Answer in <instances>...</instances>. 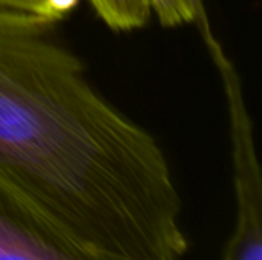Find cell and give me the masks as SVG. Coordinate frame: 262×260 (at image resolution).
Listing matches in <instances>:
<instances>
[{
	"mask_svg": "<svg viewBox=\"0 0 262 260\" xmlns=\"http://www.w3.org/2000/svg\"><path fill=\"white\" fill-rule=\"evenodd\" d=\"M55 25L0 6V181L77 257L181 260L163 149L92 86Z\"/></svg>",
	"mask_w": 262,
	"mask_h": 260,
	"instance_id": "6da1fadb",
	"label": "cell"
},
{
	"mask_svg": "<svg viewBox=\"0 0 262 260\" xmlns=\"http://www.w3.org/2000/svg\"><path fill=\"white\" fill-rule=\"evenodd\" d=\"M223 83L235 193V222L221 260H262V173L243 81L233 63L218 66Z\"/></svg>",
	"mask_w": 262,
	"mask_h": 260,
	"instance_id": "7a4b0ae2",
	"label": "cell"
},
{
	"mask_svg": "<svg viewBox=\"0 0 262 260\" xmlns=\"http://www.w3.org/2000/svg\"><path fill=\"white\" fill-rule=\"evenodd\" d=\"M0 260H84L52 241L0 181Z\"/></svg>",
	"mask_w": 262,
	"mask_h": 260,
	"instance_id": "3957f363",
	"label": "cell"
},
{
	"mask_svg": "<svg viewBox=\"0 0 262 260\" xmlns=\"http://www.w3.org/2000/svg\"><path fill=\"white\" fill-rule=\"evenodd\" d=\"M147 3L150 14L163 28L196 25L200 34L212 29L204 0H147Z\"/></svg>",
	"mask_w": 262,
	"mask_h": 260,
	"instance_id": "277c9868",
	"label": "cell"
},
{
	"mask_svg": "<svg viewBox=\"0 0 262 260\" xmlns=\"http://www.w3.org/2000/svg\"><path fill=\"white\" fill-rule=\"evenodd\" d=\"M97 15L114 31L143 28L150 18L147 0H89Z\"/></svg>",
	"mask_w": 262,
	"mask_h": 260,
	"instance_id": "5b68a950",
	"label": "cell"
},
{
	"mask_svg": "<svg viewBox=\"0 0 262 260\" xmlns=\"http://www.w3.org/2000/svg\"><path fill=\"white\" fill-rule=\"evenodd\" d=\"M0 6L26 11V12H31V14H35V15L51 20L45 0H0Z\"/></svg>",
	"mask_w": 262,
	"mask_h": 260,
	"instance_id": "8992f818",
	"label": "cell"
},
{
	"mask_svg": "<svg viewBox=\"0 0 262 260\" xmlns=\"http://www.w3.org/2000/svg\"><path fill=\"white\" fill-rule=\"evenodd\" d=\"M49 17L52 21L63 20L68 14H71L80 3V0H45Z\"/></svg>",
	"mask_w": 262,
	"mask_h": 260,
	"instance_id": "52a82bcc",
	"label": "cell"
}]
</instances>
